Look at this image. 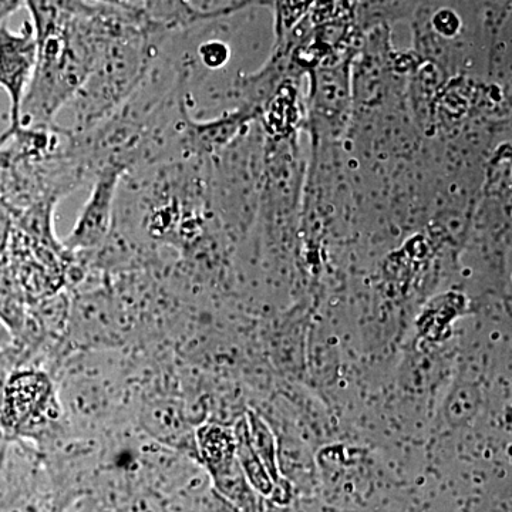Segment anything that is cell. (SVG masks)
<instances>
[{
	"mask_svg": "<svg viewBox=\"0 0 512 512\" xmlns=\"http://www.w3.org/2000/svg\"><path fill=\"white\" fill-rule=\"evenodd\" d=\"M22 6H25V0H0V25Z\"/></svg>",
	"mask_w": 512,
	"mask_h": 512,
	"instance_id": "obj_14",
	"label": "cell"
},
{
	"mask_svg": "<svg viewBox=\"0 0 512 512\" xmlns=\"http://www.w3.org/2000/svg\"><path fill=\"white\" fill-rule=\"evenodd\" d=\"M13 229V215L12 211L6 202L0 198V258L5 254L8 248L10 234Z\"/></svg>",
	"mask_w": 512,
	"mask_h": 512,
	"instance_id": "obj_12",
	"label": "cell"
},
{
	"mask_svg": "<svg viewBox=\"0 0 512 512\" xmlns=\"http://www.w3.org/2000/svg\"><path fill=\"white\" fill-rule=\"evenodd\" d=\"M124 171L117 167L101 168L93 180V191L83 207L64 248L69 252H90L109 238L114 224L117 191Z\"/></svg>",
	"mask_w": 512,
	"mask_h": 512,
	"instance_id": "obj_6",
	"label": "cell"
},
{
	"mask_svg": "<svg viewBox=\"0 0 512 512\" xmlns=\"http://www.w3.org/2000/svg\"><path fill=\"white\" fill-rule=\"evenodd\" d=\"M106 6L82 0L66 28L37 43L35 72L20 109L19 128L56 126L92 69L106 28Z\"/></svg>",
	"mask_w": 512,
	"mask_h": 512,
	"instance_id": "obj_2",
	"label": "cell"
},
{
	"mask_svg": "<svg viewBox=\"0 0 512 512\" xmlns=\"http://www.w3.org/2000/svg\"><path fill=\"white\" fill-rule=\"evenodd\" d=\"M200 53L205 64L212 67L218 66L227 57V50L220 43H207L201 47Z\"/></svg>",
	"mask_w": 512,
	"mask_h": 512,
	"instance_id": "obj_13",
	"label": "cell"
},
{
	"mask_svg": "<svg viewBox=\"0 0 512 512\" xmlns=\"http://www.w3.org/2000/svg\"><path fill=\"white\" fill-rule=\"evenodd\" d=\"M237 439V458L249 485L258 493L269 495L274 490V480L269 476L261 458L251 446L247 419L239 420L234 429Z\"/></svg>",
	"mask_w": 512,
	"mask_h": 512,
	"instance_id": "obj_9",
	"label": "cell"
},
{
	"mask_svg": "<svg viewBox=\"0 0 512 512\" xmlns=\"http://www.w3.org/2000/svg\"><path fill=\"white\" fill-rule=\"evenodd\" d=\"M180 423L177 410L165 402L147 404L141 416V424L148 433L163 443H174V446H180L183 439Z\"/></svg>",
	"mask_w": 512,
	"mask_h": 512,
	"instance_id": "obj_10",
	"label": "cell"
},
{
	"mask_svg": "<svg viewBox=\"0 0 512 512\" xmlns=\"http://www.w3.org/2000/svg\"><path fill=\"white\" fill-rule=\"evenodd\" d=\"M168 35L150 25L141 5L109 6L89 76L66 106L74 116L69 130L84 133L116 113L143 82Z\"/></svg>",
	"mask_w": 512,
	"mask_h": 512,
	"instance_id": "obj_1",
	"label": "cell"
},
{
	"mask_svg": "<svg viewBox=\"0 0 512 512\" xmlns=\"http://www.w3.org/2000/svg\"><path fill=\"white\" fill-rule=\"evenodd\" d=\"M13 342H15V339H13L12 332H10L6 323L0 319V352L9 349L10 346L13 345Z\"/></svg>",
	"mask_w": 512,
	"mask_h": 512,
	"instance_id": "obj_15",
	"label": "cell"
},
{
	"mask_svg": "<svg viewBox=\"0 0 512 512\" xmlns=\"http://www.w3.org/2000/svg\"><path fill=\"white\" fill-rule=\"evenodd\" d=\"M141 2H143V3H144V2H148V0H141Z\"/></svg>",
	"mask_w": 512,
	"mask_h": 512,
	"instance_id": "obj_17",
	"label": "cell"
},
{
	"mask_svg": "<svg viewBox=\"0 0 512 512\" xmlns=\"http://www.w3.org/2000/svg\"><path fill=\"white\" fill-rule=\"evenodd\" d=\"M197 453L207 466L214 483L242 471L237 458L234 430L218 424H205L197 431Z\"/></svg>",
	"mask_w": 512,
	"mask_h": 512,
	"instance_id": "obj_7",
	"label": "cell"
},
{
	"mask_svg": "<svg viewBox=\"0 0 512 512\" xmlns=\"http://www.w3.org/2000/svg\"><path fill=\"white\" fill-rule=\"evenodd\" d=\"M247 424L251 446L254 448L255 453L258 454V457L261 458L266 470H268L269 476H271L275 483L279 478V468L278 450H276L274 434H272L264 419L254 412H248Z\"/></svg>",
	"mask_w": 512,
	"mask_h": 512,
	"instance_id": "obj_11",
	"label": "cell"
},
{
	"mask_svg": "<svg viewBox=\"0 0 512 512\" xmlns=\"http://www.w3.org/2000/svg\"><path fill=\"white\" fill-rule=\"evenodd\" d=\"M37 42L32 23L25 22L19 30L0 25V87L8 94L10 124L0 136V146L8 143L19 130L20 109L35 72Z\"/></svg>",
	"mask_w": 512,
	"mask_h": 512,
	"instance_id": "obj_5",
	"label": "cell"
},
{
	"mask_svg": "<svg viewBox=\"0 0 512 512\" xmlns=\"http://www.w3.org/2000/svg\"><path fill=\"white\" fill-rule=\"evenodd\" d=\"M82 0H25L36 42L56 35L66 28Z\"/></svg>",
	"mask_w": 512,
	"mask_h": 512,
	"instance_id": "obj_8",
	"label": "cell"
},
{
	"mask_svg": "<svg viewBox=\"0 0 512 512\" xmlns=\"http://www.w3.org/2000/svg\"><path fill=\"white\" fill-rule=\"evenodd\" d=\"M64 412L53 376L40 367L10 372L0 403V433L9 440L45 443L62 427Z\"/></svg>",
	"mask_w": 512,
	"mask_h": 512,
	"instance_id": "obj_3",
	"label": "cell"
},
{
	"mask_svg": "<svg viewBox=\"0 0 512 512\" xmlns=\"http://www.w3.org/2000/svg\"><path fill=\"white\" fill-rule=\"evenodd\" d=\"M70 293L66 340L79 349L110 348L123 336V308L110 281L96 288Z\"/></svg>",
	"mask_w": 512,
	"mask_h": 512,
	"instance_id": "obj_4",
	"label": "cell"
},
{
	"mask_svg": "<svg viewBox=\"0 0 512 512\" xmlns=\"http://www.w3.org/2000/svg\"><path fill=\"white\" fill-rule=\"evenodd\" d=\"M84 2L103 6H124L130 3V0H84Z\"/></svg>",
	"mask_w": 512,
	"mask_h": 512,
	"instance_id": "obj_16",
	"label": "cell"
}]
</instances>
